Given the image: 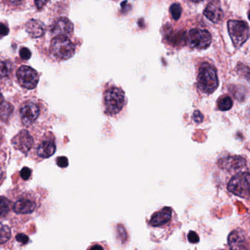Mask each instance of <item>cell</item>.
I'll use <instances>...</instances> for the list:
<instances>
[{"label":"cell","mask_w":250,"mask_h":250,"mask_svg":"<svg viewBox=\"0 0 250 250\" xmlns=\"http://www.w3.org/2000/svg\"><path fill=\"white\" fill-rule=\"evenodd\" d=\"M188 240L191 244H197L200 241L199 235L194 231H190L188 234Z\"/></svg>","instance_id":"484cf974"},{"label":"cell","mask_w":250,"mask_h":250,"mask_svg":"<svg viewBox=\"0 0 250 250\" xmlns=\"http://www.w3.org/2000/svg\"><path fill=\"white\" fill-rule=\"evenodd\" d=\"M14 107L8 102H3L0 103V121H6L12 115Z\"/></svg>","instance_id":"ac0fdd59"},{"label":"cell","mask_w":250,"mask_h":250,"mask_svg":"<svg viewBox=\"0 0 250 250\" xmlns=\"http://www.w3.org/2000/svg\"><path fill=\"white\" fill-rule=\"evenodd\" d=\"M11 202L5 197H0V217L8 214L11 210Z\"/></svg>","instance_id":"44dd1931"},{"label":"cell","mask_w":250,"mask_h":250,"mask_svg":"<svg viewBox=\"0 0 250 250\" xmlns=\"http://www.w3.org/2000/svg\"><path fill=\"white\" fill-rule=\"evenodd\" d=\"M172 213L171 208H163L162 210L156 212L152 216L150 225L153 227H160L166 225L172 219Z\"/></svg>","instance_id":"5bb4252c"},{"label":"cell","mask_w":250,"mask_h":250,"mask_svg":"<svg viewBox=\"0 0 250 250\" xmlns=\"http://www.w3.org/2000/svg\"><path fill=\"white\" fill-rule=\"evenodd\" d=\"M205 17L213 23H218L223 18V11L221 8V4L218 0H213L208 5L205 9Z\"/></svg>","instance_id":"4fadbf2b"},{"label":"cell","mask_w":250,"mask_h":250,"mask_svg":"<svg viewBox=\"0 0 250 250\" xmlns=\"http://www.w3.org/2000/svg\"><path fill=\"white\" fill-rule=\"evenodd\" d=\"M250 173L241 172L231 178L228 184V189L241 198L250 197Z\"/></svg>","instance_id":"3957f363"},{"label":"cell","mask_w":250,"mask_h":250,"mask_svg":"<svg viewBox=\"0 0 250 250\" xmlns=\"http://www.w3.org/2000/svg\"><path fill=\"white\" fill-rule=\"evenodd\" d=\"M31 52H30V49H27V48L23 47L21 48V50H20V56H21V58H22L23 60L27 61V60L31 58Z\"/></svg>","instance_id":"d4e9b609"},{"label":"cell","mask_w":250,"mask_h":250,"mask_svg":"<svg viewBox=\"0 0 250 250\" xmlns=\"http://www.w3.org/2000/svg\"><path fill=\"white\" fill-rule=\"evenodd\" d=\"M228 33L234 46L240 48L250 38V28L245 21L229 20L228 21Z\"/></svg>","instance_id":"5b68a950"},{"label":"cell","mask_w":250,"mask_h":250,"mask_svg":"<svg viewBox=\"0 0 250 250\" xmlns=\"http://www.w3.org/2000/svg\"><path fill=\"white\" fill-rule=\"evenodd\" d=\"M125 104V93L118 87H110L104 93L105 113L109 116L118 115Z\"/></svg>","instance_id":"7a4b0ae2"},{"label":"cell","mask_w":250,"mask_h":250,"mask_svg":"<svg viewBox=\"0 0 250 250\" xmlns=\"http://www.w3.org/2000/svg\"><path fill=\"white\" fill-rule=\"evenodd\" d=\"M12 66L9 62L0 61V77H5L9 75Z\"/></svg>","instance_id":"7402d4cb"},{"label":"cell","mask_w":250,"mask_h":250,"mask_svg":"<svg viewBox=\"0 0 250 250\" xmlns=\"http://www.w3.org/2000/svg\"><path fill=\"white\" fill-rule=\"evenodd\" d=\"M4 101L3 96H2V93L0 92V103H2Z\"/></svg>","instance_id":"d6a6232c"},{"label":"cell","mask_w":250,"mask_h":250,"mask_svg":"<svg viewBox=\"0 0 250 250\" xmlns=\"http://www.w3.org/2000/svg\"><path fill=\"white\" fill-rule=\"evenodd\" d=\"M1 140H2V139H1V136H0V143H1Z\"/></svg>","instance_id":"d590c367"},{"label":"cell","mask_w":250,"mask_h":250,"mask_svg":"<svg viewBox=\"0 0 250 250\" xmlns=\"http://www.w3.org/2000/svg\"><path fill=\"white\" fill-rule=\"evenodd\" d=\"M228 244L232 250H249L248 238L241 229L232 231L228 236Z\"/></svg>","instance_id":"30bf717a"},{"label":"cell","mask_w":250,"mask_h":250,"mask_svg":"<svg viewBox=\"0 0 250 250\" xmlns=\"http://www.w3.org/2000/svg\"><path fill=\"white\" fill-rule=\"evenodd\" d=\"M11 1L14 3H19V2H22L23 0H11Z\"/></svg>","instance_id":"1f68e13d"},{"label":"cell","mask_w":250,"mask_h":250,"mask_svg":"<svg viewBox=\"0 0 250 250\" xmlns=\"http://www.w3.org/2000/svg\"><path fill=\"white\" fill-rule=\"evenodd\" d=\"M36 208L35 202L28 199H21L14 204V210L20 214H28L33 213Z\"/></svg>","instance_id":"2e32d148"},{"label":"cell","mask_w":250,"mask_h":250,"mask_svg":"<svg viewBox=\"0 0 250 250\" xmlns=\"http://www.w3.org/2000/svg\"><path fill=\"white\" fill-rule=\"evenodd\" d=\"M33 137L26 130H22L13 139V146L16 149L24 153H28L33 146Z\"/></svg>","instance_id":"9c48e42d"},{"label":"cell","mask_w":250,"mask_h":250,"mask_svg":"<svg viewBox=\"0 0 250 250\" xmlns=\"http://www.w3.org/2000/svg\"><path fill=\"white\" fill-rule=\"evenodd\" d=\"M56 150V146L52 141H44L38 147V155L40 157L46 159L51 157Z\"/></svg>","instance_id":"e0dca14e"},{"label":"cell","mask_w":250,"mask_h":250,"mask_svg":"<svg viewBox=\"0 0 250 250\" xmlns=\"http://www.w3.org/2000/svg\"><path fill=\"white\" fill-rule=\"evenodd\" d=\"M16 238H17V241H19V242L22 244H27L29 241V237L27 236V235H25V234H17Z\"/></svg>","instance_id":"f1b7e54d"},{"label":"cell","mask_w":250,"mask_h":250,"mask_svg":"<svg viewBox=\"0 0 250 250\" xmlns=\"http://www.w3.org/2000/svg\"><path fill=\"white\" fill-rule=\"evenodd\" d=\"M218 166L227 171L242 169L247 165V160L241 156H227L218 161Z\"/></svg>","instance_id":"8fae6325"},{"label":"cell","mask_w":250,"mask_h":250,"mask_svg":"<svg viewBox=\"0 0 250 250\" xmlns=\"http://www.w3.org/2000/svg\"><path fill=\"white\" fill-rule=\"evenodd\" d=\"M19 83L24 88L33 90L36 88L39 81L38 73L29 66L20 67L17 73Z\"/></svg>","instance_id":"8992f818"},{"label":"cell","mask_w":250,"mask_h":250,"mask_svg":"<svg viewBox=\"0 0 250 250\" xmlns=\"http://www.w3.org/2000/svg\"><path fill=\"white\" fill-rule=\"evenodd\" d=\"M11 237V230L9 227L0 222V244L9 241Z\"/></svg>","instance_id":"d6986e66"},{"label":"cell","mask_w":250,"mask_h":250,"mask_svg":"<svg viewBox=\"0 0 250 250\" xmlns=\"http://www.w3.org/2000/svg\"><path fill=\"white\" fill-rule=\"evenodd\" d=\"M32 170L28 167H24L20 172V175L21 178L24 181H27L31 176Z\"/></svg>","instance_id":"cb8c5ba5"},{"label":"cell","mask_w":250,"mask_h":250,"mask_svg":"<svg viewBox=\"0 0 250 250\" xmlns=\"http://www.w3.org/2000/svg\"><path fill=\"white\" fill-rule=\"evenodd\" d=\"M73 30H74V25H73L72 22L68 19L64 18V17L58 19L53 23L52 29H51L52 34L55 36H67L71 34Z\"/></svg>","instance_id":"7c38bea8"},{"label":"cell","mask_w":250,"mask_h":250,"mask_svg":"<svg viewBox=\"0 0 250 250\" xmlns=\"http://www.w3.org/2000/svg\"><path fill=\"white\" fill-rule=\"evenodd\" d=\"M219 85L216 69L208 62L202 64L197 77V87L200 91L210 94Z\"/></svg>","instance_id":"6da1fadb"},{"label":"cell","mask_w":250,"mask_h":250,"mask_svg":"<svg viewBox=\"0 0 250 250\" xmlns=\"http://www.w3.org/2000/svg\"><path fill=\"white\" fill-rule=\"evenodd\" d=\"M48 2H49V0H35V3L39 9L43 8Z\"/></svg>","instance_id":"4dcf8cb0"},{"label":"cell","mask_w":250,"mask_h":250,"mask_svg":"<svg viewBox=\"0 0 250 250\" xmlns=\"http://www.w3.org/2000/svg\"><path fill=\"white\" fill-rule=\"evenodd\" d=\"M26 30L30 37L38 39L44 35L46 27L44 24L39 20H31L26 24Z\"/></svg>","instance_id":"9a60e30c"},{"label":"cell","mask_w":250,"mask_h":250,"mask_svg":"<svg viewBox=\"0 0 250 250\" xmlns=\"http://www.w3.org/2000/svg\"><path fill=\"white\" fill-rule=\"evenodd\" d=\"M169 11H170L171 15H172V19L174 20L177 21V20H179L181 16V13H182V8H181V6L179 4H172L171 5Z\"/></svg>","instance_id":"603a6c76"},{"label":"cell","mask_w":250,"mask_h":250,"mask_svg":"<svg viewBox=\"0 0 250 250\" xmlns=\"http://www.w3.org/2000/svg\"><path fill=\"white\" fill-rule=\"evenodd\" d=\"M51 52L58 59L68 60L75 53V47L67 36H56L51 43Z\"/></svg>","instance_id":"277c9868"},{"label":"cell","mask_w":250,"mask_h":250,"mask_svg":"<svg viewBox=\"0 0 250 250\" xmlns=\"http://www.w3.org/2000/svg\"><path fill=\"white\" fill-rule=\"evenodd\" d=\"M57 165L60 167L65 168L68 166V160L65 156H61V157L58 158L57 159Z\"/></svg>","instance_id":"4316f807"},{"label":"cell","mask_w":250,"mask_h":250,"mask_svg":"<svg viewBox=\"0 0 250 250\" xmlns=\"http://www.w3.org/2000/svg\"><path fill=\"white\" fill-rule=\"evenodd\" d=\"M192 118L196 124H201L203 121L204 117H203V114H202L200 111L196 110L195 112H194V114H193Z\"/></svg>","instance_id":"83f0119b"},{"label":"cell","mask_w":250,"mask_h":250,"mask_svg":"<svg viewBox=\"0 0 250 250\" xmlns=\"http://www.w3.org/2000/svg\"><path fill=\"white\" fill-rule=\"evenodd\" d=\"M188 41L191 47L204 49L210 46L212 38L207 30L193 29L188 33Z\"/></svg>","instance_id":"52a82bcc"},{"label":"cell","mask_w":250,"mask_h":250,"mask_svg":"<svg viewBox=\"0 0 250 250\" xmlns=\"http://www.w3.org/2000/svg\"><path fill=\"white\" fill-rule=\"evenodd\" d=\"M40 109L39 106L33 102H27L21 106L20 116L24 125H30L39 118Z\"/></svg>","instance_id":"ba28073f"},{"label":"cell","mask_w":250,"mask_h":250,"mask_svg":"<svg viewBox=\"0 0 250 250\" xmlns=\"http://www.w3.org/2000/svg\"><path fill=\"white\" fill-rule=\"evenodd\" d=\"M190 2H194V3H197V2H202L203 0H189Z\"/></svg>","instance_id":"836d02e7"},{"label":"cell","mask_w":250,"mask_h":250,"mask_svg":"<svg viewBox=\"0 0 250 250\" xmlns=\"http://www.w3.org/2000/svg\"><path fill=\"white\" fill-rule=\"evenodd\" d=\"M217 105L219 110L223 111V112L229 110L232 106V99L229 96H223L219 99Z\"/></svg>","instance_id":"ffe728a7"},{"label":"cell","mask_w":250,"mask_h":250,"mask_svg":"<svg viewBox=\"0 0 250 250\" xmlns=\"http://www.w3.org/2000/svg\"><path fill=\"white\" fill-rule=\"evenodd\" d=\"M2 176H3V172H2V169L0 168V180L2 179Z\"/></svg>","instance_id":"e575fe53"},{"label":"cell","mask_w":250,"mask_h":250,"mask_svg":"<svg viewBox=\"0 0 250 250\" xmlns=\"http://www.w3.org/2000/svg\"><path fill=\"white\" fill-rule=\"evenodd\" d=\"M9 33V29L8 26L3 23H0V36H5Z\"/></svg>","instance_id":"f546056e"}]
</instances>
